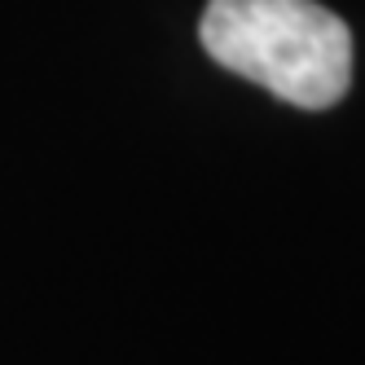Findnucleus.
Wrapping results in <instances>:
<instances>
[{
    "mask_svg": "<svg viewBox=\"0 0 365 365\" xmlns=\"http://www.w3.org/2000/svg\"><path fill=\"white\" fill-rule=\"evenodd\" d=\"M198 40L277 101L326 110L352 84V31L317 0H207Z\"/></svg>",
    "mask_w": 365,
    "mask_h": 365,
    "instance_id": "1",
    "label": "nucleus"
}]
</instances>
